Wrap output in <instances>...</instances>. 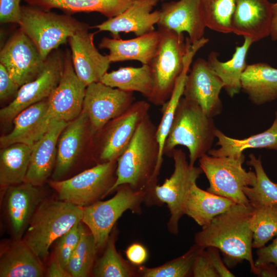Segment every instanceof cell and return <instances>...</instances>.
<instances>
[{"label":"cell","instance_id":"25","mask_svg":"<svg viewBox=\"0 0 277 277\" xmlns=\"http://www.w3.org/2000/svg\"><path fill=\"white\" fill-rule=\"evenodd\" d=\"M45 274L41 259L23 239L14 240L1 250V277H41Z\"/></svg>","mask_w":277,"mask_h":277},{"label":"cell","instance_id":"47","mask_svg":"<svg viewBox=\"0 0 277 277\" xmlns=\"http://www.w3.org/2000/svg\"><path fill=\"white\" fill-rule=\"evenodd\" d=\"M206 253L220 277H232L235 275L231 272L223 263L220 250L215 247L209 246L205 248Z\"/></svg>","mask_w":277,"mask_h":277},{"label":"cell","instance_id":"8","mask_svg":"<svg viewBox=\"0 0 277 277\" xmlns=\"http://www.w3.org/2000/svg\"><path fill=\"white\" fill-rule=\"evenodd\" d=\"M244 154L238 157H217L206 154L199 159L200 167L206 175L209 186L207 191L229 199L235 203H250L243 191L246 186H253L256 175L242 166Z\"/></svg>","mask_w":277,"mask_h":277},{"label":"cell","instance_id":"3","mask_svg":"<svg viewBox=\"0 0 277 277\" xmlns=\"http://www.w3.org/2000/svg\"><path fill=\"white\" fill-rule=\"evenodd\" d=\"M213 118L207 115L195 103L182 96L180 99L170 130L165 141L163 154L171 156L177 146L189 151V162L207 154L215 137Z\"/></svg>","mask_w":277,"mask_h":277},{"label":"cell","instance_id":"32","mask_svg":"<svg viewBox=\"0 0 277 277\" xmlns=\"http://www.w3.org/2000/svg\"><path fill=\"white\" fill-rule=\"evenodd\" d=\"M33 145L16 143L0 152V184L3 189L25 182Z\"/></svg>","mask_w":277,"mask_h":277},{"label":"cell","instance_id":"45","mask_svg":"<svg viewBox=\"0 0 277 277\" xmlns=\"http://www.w3.org/2000/svg\"><path fill=\"white\" fill-rule=\"evenodd\" d=\"M127 260L133 265H142L147 260L148 253L146 247L139 243H133L126 249Z\"/></svg>","mask_w":277,"mask_h":277},{"label":"cell","instance_id":"30","mask_svg":"<svg viewBox=\"0 0 277 277\" xmlns=\"http://www.w3.org/2000/svg\"><path fill=\"white\" fill-rule=\"evenodd\" d=\"M215 137L217 149H210L207 154L214 156L238 157L251 148H265L277 151V111L272 125L263 132L244 139H236L226 135L216 129Z\"/></svg>","mask_w":277,"mask_h":277},{"label":"cell","instance_id":"23","mask_svg":"<svg viewBox=\"0 0 277 277\" xmlns=\"http://www.w3.org/2000/svg\"><path fill=\"white\" fill-rule=\"evenodd\" d=\"M88 117L83 110L62 132L57 143V156L52 173L53 180H60L71 169L81 152L87 137L94 136Z\"/></svg>","mask_w":277,"mask_h":277},{"label":"cell","instance_id":"29","mask_svg":"<svg viewBox=\"0 0 277 277\" xmlns=\"http://www.w3.org/2000/svg\"><path fill=\"white\" fill-rule=\"evenodd\" d=\"M45 11L58 9L67 14L96 12L108 18L115 16L136 0H24Z\"/></svg>","mask_w":277,"mask_h":277},{"label":"cell","instance_id":"21","mask_svg":"<svg viewBox=\"0 0 277 277\" xmlns=\"http://www.w3.org/2000/svg\"><path fill=\"white\" fill-rule=\"evenodd\" d=\"M272 3L268 0H235L231 31L253 43L270 35Z\"/></svg>","mask_w":277,"mask_h":277},{"label":"cell","instance_id":"36","mask_svg":"<svg viewBox=\"0 0 277 277\" xmlns=\"http://www.w3.org/2000/svg\"><path fill=\"white\" fill-rule=\"evenodd\" d=\"M205 249L195 243L183 255L164 264L152 268L137 266L138 276L141 277H188L197 256Z\"/></svg>","mask_w":277,"mask_h":277},{"label":"cell","instance_id":"51","mask_svg":"<svg viewBox=\"0 0 277 277\" xmlns=\"http://www.w3.org/2000/svg\"><path fill=\"white\" fill-rule=\"evenodd\" d=\"M158 2H166V1H167L168 0H157Z\"/></svg>","mask_w":277,"mask_h":277},{"label":"cell","instance_id":"40","mask_svg":"<svg viewBox=\"0 0 277 277\" xmlns=\"http://www.w3.org/2000/svg\"><path fill=\"white\" fill-rule=\"evenodd\" d=\"M251 228L254 248L264 247L277 235V204L254 207Z\"/></svg>","mask_w":277,"mask_h":277},{"label":"cell","instance_id":"39","mask_svg":"<svg viewBox=\"0 0 277 277\" xmlns=\"http://www.w3.org/2000/svg\"><path fill=\"white\" fill-rule=\"evenodd\" d=\"M200 4L206 28L220 33H232L235 0H200Z\"/></svg>","mask_w":277,"mask_h":277},{"label":"cell","instance_id":"35","mask_svg":"<svg viewBox=\"0 0 277 277\" xmlns=\"http://www.w3.org/2000/svg\"><path fill=\"white\" fill-rule=\"evenodd\" d=\"M247 164L254 168L256 175L255 184L243 188L250 203L254 207L277 204V183L272 182L267 176L261 158H256L251 153Z\"/></svg>","mask_w":277,"mask_h":277},{"label":"cell","instance_id":"5","mask_svg":"<svg viewBox=\"0 0 277 277\" xmlns=\"http://www.w3.org/2000/svg\"><path fill=\"white\" fill-rule=\"evenodd\" d=\"M18 25L44 60L76 33L89 28L87 24L71 15L59 14L29 5L21 6Z\"/></svg>","mask_w":277,"mask_h":277},{"label":"cell","instance_id":"50","mask_svg":"<svg viewBox=\"0 0 277 277\" xmlns=\"http://www.w3.org/2000/svg\"><path fill=\"white\" fill-rule=\"evenodd\" d=\"M269 36L272 41H277V2L272 3V17Z\"/></svg>","mask_w":277,"mask_h":277},{"label":"cell","instance_id":"10","mask_svg":"<svg viewBox=\"0 0 277 277\" xmlns=\"http://www.w3.org/2000/svg\"><path fill=\"white\" fill-rule=\"evenodd\" d=\"M174 162V170L171 176L155 189L156 197L161 205L166 204L170 212L167 228L170 233H179V223L185 215L184 203L186 193L191 186L196 183L203 173L200 167L191 165L185 153L175 148L171 155Z\"/></svg>","mask_w":277,"mask_h":277},{"label":"cell","instance_id":"44","mask_svg":"<svg viewBox=\"0 0 277 277\" xmlns=\"http://www.w3.org/2000/svg\"><path fill=\"white\" fill-rule=\"evenodd\" d=\"M20 87L12 79L5 67L0 64V99L1 101L16 95Z\"/></svg>","mask_w":277,"mask_h":277},{"label":"cell","instance_id":"34","mask_svg":"<svg viewBox=\"0 0 277 277\" xmlns=\"http://www.w3.org/2000/svg\"><path fill=\"white\" fill-rule=\"evenodd\" d=\"M117 232V229L114 227L104 247L103 254L96 259L92 271L94 276H138L137 266L124 259L116 250Z\"/></svg>","mask_w":277,"mask_h":277},{"label":"cell","instance_id":"9","mask_svg":"<svg viewBox=\"0 0 277 277\" xmlns=\"http://www.w3.org/2000/svg\"><path fill=\"white\" fill-rule=\"evenodd\" d=\"M117 161L97 163L65 180H52L49 185L58 199L84 207L109 194L117 176Z\"/></svg>","mask_w":277,"mask_h":277},{"label":"cell","instance_id":"33","mask_svg":"<svg viewBox=\"0 0 277 277\" xmlns=\"http://www.w3.org/2000/svg\"><path fill=\"white\" fill-rule=\"evenodd\" d=\"M100 82L123 91L138 92L148 100L153 90V77L149 65H142L139 67H120L110 72H107Z\"/></svg>","mask_w":277,"mask_h":277},{"label":"cell","instance_id":"38","mask_svg":"<svg viewBox=\"0 0 277 277\" xmlns=\"http://www.w3.org/2000/svg\"><path fill=\"white\" fill-rule=\"evenodd\" d=\"M98 250L92 234L86 230L66 267L72 277L92 274Z\"/></svg>","mask_w":277,"mask_h":277},{"label":"cell","instance_id":"2","mask_svg":"<svg viewBox=\"0 0 277 277\" xmlns=\"http://www.w3.org/2000/svg\"><path fill=\"white\" fill-rule=\"evenodd\" d=\"M254 207L250 204H235L217 215L194 236L195 243L219 249L233 265L246 260L250 271L256 274L252 248L253 232L251 220Z\"/></svg>","mask_w":277,"mask_h":277},{"label":"cell","instance_id":"14","mask_svg":"<svg viewBox=\"0 0 277 277\" xmlns=\"http://www.w3.org/2000/svg\"><path fill=\"white\" fill-rule=\"evenodd\" d=\"M133 92L107 86L101 82L87 86L83 110L86 113L92 134L126 111L134 102Z\"/></svg>","mask_w":277,"mask_h":277},{"label":"cell","instance_id":"31","mask_svg":"<svg viewBox=\"0 0 277 277\" xmlns=\"http://www.w3.org/2000/svg\"><path fill=\"white\" fill-rule=\"evenodd\" d=\"M253 42L248 38H244L242 45L237 46L232 58L226 62H221L215 52H210L208 56V63L211 69L221 79L224 88L230 97L238 94L241 90L242 75L247 66L246 56Z\"/></svg>","mask_w":277,"mask_h":277},{"label":"cell","instance_id":"37","mask_svg":"<svg viewBox=\"0 0 277 277\" xmlns=\"http://www.w3.org/2000/svg\"><path fill=\"white\" fill-rule=\"evenodd\" d=\"M194 55L191 52L188 53L184 69L176 83L170 98L162 106V116L156 129L160 157L162 162L163 161L164 144L172 126L179 101L183 95L187 75Z\"/></svg>","mask_w":277,"mask_h":277},{"label":"cell","instance_id":"15","mask_svg":"<svg viewBox=\"0 0 277 277\" xmlns=\"http://www.w3.org/2000/svg\"><path fill=\"white\" fill-rule=\"evenodd\" d=\"M45 62L34 44L20 28L0 52V64L20 87L39 74Z\"/></svg>","mask_w":277,"mask_h":277},{"label":"cell","instance_id":"26","mask_svg":"<svg viewBox=\"0 0 277 277\" xmlns=\"http://www.w3.org/2000/svg\"><path fill=\"white\" fill-rule=\"evenodd\" d=\"M47 107L48 98H46L19 112L13 120L12 131L1 137V147L16 143L33 145L48 130L43 122Z\"/></svg>","mask_w":277,"mask_h":277},{"label":"cell","instance_id":"18","mask_svg":"<svg viewBox=\"0 0 277 277\" xmlns=\"http://www.w3.org/2000/svg\"><path fill=\"white\" fill-rule=\"evenodd\" d=\"M160 11L159 28L179 34L186 32L191 44L204 36L206 26L202 15L200 0H178L165 2Z\"/></svg>","mask_w":277,"mask_h":277},{"label":"cell","instance_id":"20","mask_svg":"<svg viewBox=\"0 0 277 277\" xmlns=\"http://www.w3.org/2000/svg\"><path fill=\"white\" fill-rule=\"evenodd\" d=\"M157 0H136L118 15L108 18L93 28L99 31H108L113 38H120V33H134L141 36L155 31L160 18V11H152Z\"/></svg>","mask_w":277,"mask_h":277},{"label":"cell","instance_id":"42","mask_svg":"<svg viewBox=\"0 0 277 277\" xmlns=\"http://www.w3.org/2000/svg\"><path fill=\"white\" fill-rule=\"evenodd\" d=\"M21 0H0V21L2 24H19L21 17Z\"/></svg>","mask_w":277,"mask_h":277},{"label":"cell","instance_id":"7","mask_svg":"<svg viewBox=\"0 0 277 277\" xmlns=\"http://www.w3.org/2000/svg\"><path fill=\"white\" fill-rule=\"evenodd\" d=\"M111 199L98 201L83 207L82 222L92 234L98 250L104 248L118 219L127 210L141 213V204H146V193L129 184L119 186Z\"/></svg>","mask_w":277,"mask_h":277},{"label":"cell","instance_id":"46","mask_svg":"<svg viewBox=\"0 0 277 277\" xmlns=\"http://www.w3.org/2000/svg\"><path fill=\"white\" fill-rule=\"evenodd\" d=\"M256 255L255 265L264 263H272L277 267V235L269 245L258 248Z\"/></svg>","mask_w":277,"mask_h":277},{"label":"cell","instance_id":"49","mask_svg":"<svg viewBox=\"0 0 277 277\" xmlns=\"http://www.w3.org/2000/svg\"><path fill=\"white\" fill-rule=\"evenodd\" d=\"M256 275L259 277H277V267L272 263H264L255 265Z\"/></svg>","mask_w":277,"mask_h":277},{"label":"cell","instance_id":"16","mask_svg":"<svg viewBox=\"0 0 277 277\" xmlns=\"http://www.w3.org/2000/svg\"><path fill=\"white\" fill-rule=\"evenodd\" d=\"M223 88L222 81L207 60L198 58L187 74L183 96L197 104L207 115L213 118L222 111L220 93Z\"/></svg>","mask_w":277,"mask_h":277},{"label":"cell","instance_id":"28","mask_svg":"<svg viewBox=\"0 0 277 277\" xmlns=\"http://www.w3.org/2000/svg\"><path fill=\"white\" fill-rule=\"evenodd\" d=\"M235 204L229 199L201 189L195 183L185 195L184 213L203 227L214 217L226 211Z\"/></svg>","mask_w":277,"mask_h":277},{"label":"cell","instance_id":"27","mask_svg":"<svg viewBox=\"0 0 277 277\" xmlns=\"http://www.w3.org/2000/svg\"><path fill=\"white\" fill-rule=\"evenodd\" d=\"M241 86L255 105L271 102L277 98V69L263 62L247 65Z\"/></svg>","mask_w":277,"mask_h":277},{"label":"cell","instance_id":"13","mask_svg":"<svg viewBox=\"0 0 277 277\" xmlns=\"http://www.w3.org/2000/svg\"><path fill=\"white\" fill-rule=\"evenodd\" d=\"M64 54L52 51L45 60L44 67L33 81L22 85L12 101L0 110V118L9 122L30 106L48 98L58 85L63 72Z\"/></svg>","mask_w":277,"mask_h":277},{"label":"cell","instance_id":"1","mask_svg":"<svg viewBox=\"0 0 277 277\" xmlns=\"http://www.w3.org/2000/svg\"><path fill=\"white\" fill-rule=\"evenodd\" d=\"M156 129L148 114L117 161V178L109 194L115 191L119 186L127 184L146 193L147 206L161 205L155 194L163 164L160 157Z\"/></svg>","mask_w":277,"mask_h":277},{"label":"cell","instance_id":"41","mask_svg":"<svg viewBox=\"0 0 277 277\" xmlns=\"http://www.w3.org/2000/svg\"><path fill=\"white\" fill-rule=\"evenodd\" d=\"M84 224L82 221L76 223L56 240L53 256L65 268L86 230Z\"/></svg>","mask_w":277,"mask_h":277},{"label":"cell","instance_id":"48","mask_svg":"<svg viewBox=\"0 0 277 277\" xmlns=\"http://www.w3.org/2000/svg\"><path fill=\"white\" fill-rule=\"evenodd\" d=\"M46 275L48 277H72L66 268L64 267L54 256L49 264Z\"/></svg>","mask_w":277,"mask_h":277},{"label":"cell","instance_id":"6","mask_svg":"<svg viewBox=\"0 0 277 277\" xmlns=\"http://www.w3.org/2000/svg\"><path fill=\"white\" fill-rule=\"evenodd\" d=\"M161 40L157 51L149 65L153 77V90L148 100L155 106L163 105L170 97L186 62L188 38L183 33L159 28Z\"/></svg>","mask_w":277,"mask_h":277},{"label":"cell","instance_id":"24","mask_svg":"<svg viewBox=\"0 0 277 277\" xmlns=\"http://www.w3.org/2000/svg\"><path fill=\"white\" fill-rule=\"evenodd\" d=\"M160 40L158 30L126 40L104 37L98 46L109 51L107 55L111 63L137 61L142 65H149L157 51Z\"/></svg>","mask_w":277,"mask_h":277},{"label":"cell","instance_id":"19","mask_svg":"<svg viewBox=\"0 0 277 277\" xmlns=\"http://www.w3.org/2000/svg\"><path fill=\"white\" fill-rule=\"evenodd\" d=\"M88 29L77 32L68 39L74 71L86 86L100 82L111 63L107 55L99 52L94 43V33Z\"/></svg>","mask_w":277,"mask_h":277},{"label":"cell","instance_id":"17","mask_svg":"<svg viewBox=\"0 0 277 277\" xmlns=\"http://www.w3.org/2000/svg\"><path fill=\"white\" fill-rule=\"evenodd\" d=\"M43 200L39 187L23 182L5 189L4 212L14 240L22 239L37 208Z\"/></svg>","mask_w":277,"mask_h":277},{"label":"cell","instance_id":"43","mask_svg":"<svg viewBox=\"0 0 277 277\" xmlns=\"http://www.w3.org/2000/svg\"><path fill=\"white\" fill-rule=\"evenodd\" d=\"M193 277H220L207 256L205 249L196 258L192 270Z\"/></svg>","mask_w":277,"mask_h":277},{"label":"cell","instance_id":"22","mask_svg":"<svg viewBox=\"0 0 277 277\" xmlns=\"http://www.w3.org/2000/svg\"><path fill=\"white\" fill-rule=\"evenodd\" d=\"M69 122H55L33 145L25 182L42 186L55 168L60 136Z\"/></svg>","mask_w":277,"mask_h":277},{"label":"cell","instance_id":"11","mask_svg":"<svg viewBox=\"0 0 277 277\" xmlns=\"http://www.w3.org/2000/svg\"><path fill=\"white\" fill-rule=\"evenodd\" d=\"M149 102H134L124 113L111 120L96 133L98 163L117 161L132 141L140 124L149 114Z\"/></svg>","mask_w":277,"mask_h":277},{"label":"cell","instance_id":"12","mask_svg":"<svg viewBox=\"0 0 277 277\" xmlns=\"http://www.w3.org/2000/svg\"><path fill=\"white\" fill-rule=\"evenodd\" d=\"M87 86L77 76L71 53L64 54L63 69L60 82L48 98V107L44 120L48 126L59 121L70 122L83 110Z\"/></svg>","mask_w":277,"mask_h":277},{"label":"cell","instance_id":"4","mask_svg":"<svg viewBox=\"0 0 277 277\" xmlns=\"http://www.w3.org/2000/svg\"><path fill=\"white\" fill-rule=\"evenodd\" d=\"M82 216V207L59 199L43 200L22 239L41 260L45 259L52 244L81 222Z\"/></svg>","mask_w":277,"mask_h":277}]
</instances>
